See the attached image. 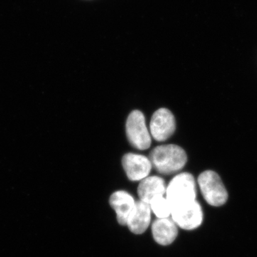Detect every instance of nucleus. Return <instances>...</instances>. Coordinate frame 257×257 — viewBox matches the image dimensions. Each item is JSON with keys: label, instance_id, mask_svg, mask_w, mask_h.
Here are the masks:
<instances>
[{"label": "nucleus", "instance_id": "obj_3", "mask_svg": "<svg viewBox=\"0 0 257 257\" xmlns=\"http://www.w3.org/2000/svg\"><path fill=\"white\" fill-rule=\"evenodd\" d=\"M198 184L203 197L209 205L220 207L227 201V191L220 177L214 171L202 172L198 177Z\"/></svg>", "mask_w": 257, "mask_h": 257}, {"label": "nucleus", "instance_id": "obj_9", "mask_svg": "<svg viewBox=\"0 0 257 257\" xmlns=\"http://www.w3.org/2000/svg\"><path fill=\"white\" fill-rule=\"evenodd\" d=\"M166 189L167 186L163 179L152 176L141 180L138 192L140 200L150 204L156 198L165 196Z\"/></svg>", "mask_w": 257, "mask_h": 257}, {"label": "nucleus", "instance_id": "obj_12", "mask_svg": "<svg viewBox=\"0 0 257 257\" xmlns=\"http://www.w3.org/2000/svg\"><path fill=\"white\" fill-rule=\"evenodd\" d=\"M150 208L157 218H168L172 214V206L165 196L156 198L150 204Z\"/></svg>", "mask_w": 257, "mask_h": 257}, {"label": "nucleus", "instance_id": "obj_11", "mask_svg": "<svg viewBox=\"0 0 257 257\" xmlns=\"http://www.w3.org/2000/svg\"><path fill=\"white\" fill-rule=\"evenodd\" d=\"M109 204L116 211V219L119 224L126 225L128 216L136 204L133 196L125 191H117L111 194Z\"/></svg>", "mask_w": 257, "mask_h": 257}, {"label": "nucleus", "instance_id": "obj_1", "mask_svg": "<svg viewBox=\"0 0 257 257\" xmlns=\"http://www.w3.org/2000/svg\"><path fill=\"white\" fill-rule=\"evenodd\" d=\"M152 166L162 175H172L182 170L187 162V156L182 147L175 145L155 147L150 153Z\"/></svg>", "mask_w": 257, "mask_h": 257}, {"label": "nucleus", "instance_id": "obj_8", "mask_svg": "<svg viewBox=\"0 0 257 257\" xmlns=\"http://www.w3.org/2000/svg\"><path fill=\"white\" fill-rule=\"evenodd\" d=\"M151 212L150 204L141 200L136 202L126 221V226L130 231L135 234H143L150 226Z\"/></svg>", "mask_w": 257, "mask_h": 257}, {"label": "nucleus", "instance_id": "obj_6", "mask_svg": "<svg viewBox=\"0 0 257 257\" xmlns=\"http://www.w3.org/2000/svg\"><path fill=\"white\" fill-rule=\"evenodd\" d=\"M175 118L166 108L155 111L150 121V133L152 138L158 142H164L175 133Z\"/></svg>", "mask_w": 257, "mask_h": 257}, {"label": "nucleus", "instance_id": "obj_5", "mask_svg": "<svg viewBox=\"0 0 257 257\" xmlns=\"http://www.w3.org/2000/svg\"><path fill=\"white\" fill-rule=\"evenodd\" d=\"M172 219L177 226L185 230L197 229L203 221L202 207L197 200L172 209Z\"/></svg>", "mask_w": 257, "mask_h": 257}, {"label": "nucleus", "instance_id": "obj_10", "mask_svg": "<svg viewBox=\"0 0 257 257\" xmlns=\"http://www.w3.org/2000/svg\"><path fill=\"white\" fill-rule=\"evenodd\" d=\"M152 231L154 239L162 246L173 243L178 234L177 224L170 217L157 218L152 224Z\"/></svg>", "mask_w": 257, "mask_h": 257}, {"label": "nucleus", "instance_id": "obj_7", "mask_svg": "<svg viewBox=\"0 0 257 257\" xmlns=\"http://www.w3.org/2000/svg\"><path fill=\"white\" fill-rule=\"evenodd\" d=\"M123 168L132 181H141L146 178L151 172L150 160L143 155L128 153L122 158Z\"/></svg>", "mask_w": 257, "mask_h": 257}, {"label": "nucleus", "instance_id": "obj_4", "mask_svg": "<svg viewBox=\"0 0 257 257\" xmlns=\"http://www.w3.org/2000/svg\"><path fill=\"white\" fill-rule=\"evenodd\" d=\"M126 133L128 142L135 148L140 150L150 148L151 137L147 127L145 116L141 111L135 110L128 115Z\"/></svg>", "mask_w": 257, "mask_h": 257}, {"label": "nucleus", "instance_id": "obj_2", "mask_svg": "<svg viewBox=\"0 0 257 257\" xmlns=\"http://www.w3.org/2000/svg\"><path fill=\"white\" fill-rule=\"evenodd\" d=\"M165 195L172 209L195 201L197 185L194 177L187 172L175 176L167 186Z\"/></svg>", "mask_w": 257, "mask_h": 257}]
</instances>
